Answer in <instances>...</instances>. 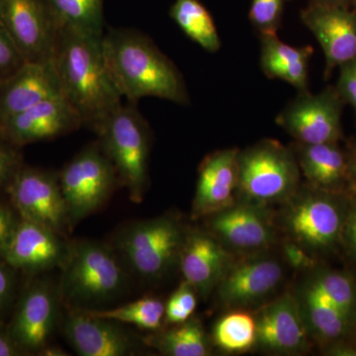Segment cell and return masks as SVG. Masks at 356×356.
<instances>
[{
    "label": "cell",
    "instance_id": "cell-43",
    "mask_svg": "<svg viewBox=\"0 0 356 356\" xmlns=\"http://www.w3.org/2000/svg\"><path fill=\"white\" fill-rule=\"evenodd\" d=\"M343 0H316L317 3L339 4Z\"/></svg>",
    "mask_w": 356,
    "mask_h": 356
},
{
    "label": "cell",
    "instance_id": "cell-39",
    "mask_svg": "<svg viewBox=\"0 0 356 356\" xmlns=\"http://www.w3.org/2000/svg\"><path fill=\"white\" fill-rule=\"evenodd\" d=\"M8 267L0 264V308L6 303L13 290V275Z\"/></svg>",
    "mask_w": 356,
    "mask_h": 356
},
{
    "label": "cell",
    "instance_id": "cell-14",
    "mask_svg": "<svg viewBox=\"0 0 356 356\" xmlns=\"http://www.w3.org/2000/svg\"><path fill=\"white\" fill-rule=\"evenodd\" d=\"M58 296L47 283H35L21 298L9 336L20 350L47 348L58 323Z\"/></svg>",
    "mask_w": 356,
    "mask_h": 356
},
{
    "label": "cell",
    "instance_id": "cell-21",
    "mask_svg": "<svg viewBox=\"0 0 356 356\" xmlns=\"http://www.w3.org/2000/svg\"><path fill=\"white\" fill-rule=\"evenodd\" d=\"M209 226L220 242L236 250H261L274 240L273 225L261 204H233L211 215Z\"/></svg>",
    "mask_w": 356,
    "mask_h": 356
},
{
    "label": "cell",
    "instance_id": "cell-44",
    "mask_svg": "<svg viewBox=\"0 0 356 356\" xmlns=\"http://www.w3.org/2000/svg\"><path fill=\"white\" fill-rule=\"evenodd\" d=\"M355 3H356V0H355Z\"/></svg>",
    "mask_w": 356,
    "mask_h": 356
},
{
    "label": "cell",
    "instance_id": "cell-12",
    "mask_svg": "<svg viewBox=\"0 0 356 356\" xmlns=\"http://www.w3.org/2000/svg\"><path fill=\"white\" fill-rule=\"evenodd\" d=\"M83 126L81 116L64 95L53 96L0 125V136L16 147L41 142Z\"/></svg>",
    "mask_w": 356,
    "mask_h": 356
},
{
    "label": "cell",
    "instance_id": "cell-6",
    "mask_svg": "<svg viewBox=\"0 0 356 356\" xmlns=\"http://www.w3.org/2000/svg\"><path fill=\"white\" fill-rule=\"evenodd\" d=\"M184 232L172 217L133 222L117 236L116 250L134 273L159 278L179 259Z\"/></svg>",
    "mask_w": 356,
    "mask_h": 356
},
{
    "label": "cell",
    "instance_id": "cell-31",
    "mask_svg": "<svg viewBox=\"0 0 356 356\" xmlns=\"http://www.w3.org/2000/svg\"><path fill=\"white\" fill-rule=\"evenodd\" d=\"M309 285L353 321L356 313V285L350 276L337 271H323Z\"/></svg>",
    "mask_w": 356,
    "mask_h": 356
},
{
    "label": "cell",
    "instance_id": "cell-26",
    "mask_svg": "<svg viewBox=\"0 0 356 356\" xmlns=\"http://www.w3.org/2000/svg\"><path fill=\"white\" fill-rule=\"evenodd\" d=\"M170 16L182 32L204 50L216 53L221 40L212 16L199 0H175Z\"/></svg>",
    "mask_w": 356,
    "mask_h": 356
},
{
    "label": "cell",
    "instance_id": "cell-11",
    "mask_svg": "<svg viewBox=\"0 0 356 356\" xmlns=\"http://www.w3.org/2000/svg\"><path fill=\"white\" fill-rule=\"evenodd\" d=\"M0 20L26 62H48L58 28L46 0H0Z\"/></svg>",
    "mask_w": 356,
    "mask_h": 356
},
{
    "label": "cell",
    "instance_id": "cell-36",
    "mask_svg": "<svg viewBox=\"0 0 356 356\" xmlns=\"http://www.w3.org/2000/svg\"><path fill=\"white\" fill-rule=\"evenodd\" d=\"M337 90L344 102L356 110V58L341 65Z\"/></svg>",
    "mask_w": 356,
    "mask_h": 356
},
{
    "label": "cell",
    "instance_id": "cell-19",
    "mask_svg": "<svg viewBox=\"0 0 356 356\" xmlns=\"http://www.w3.org/2000/svg\"><path fill=\"white\" fill-rule=\"evenodd\" d=\"M257 343L264 350L294 353L308 346V329L298 300L286 294L262 308L257 317Z\"/></svg>",
    "mask_w": 356,
    "mask_h": 356
},
{
    "label": "cell",
    "instance_id": "cell-8",
    "mask_svg": "<svg viewBox=\"0 0 356 356\" xmlns=\"http://www.w3.org/2000/svg\"><path fill=\"white\" fill-rule=\"evenodd\" d=\"M339 195L312 187L295 193L284 216L295 243L308 250H327L341 241L348 210Z\"/></svg>",
    "mask_w": 356,
    "mask_h": 356
},
{
    "label": "cell",
    "instance_id": "cell-24",
    "mask_svg": "<svg viewBox=\"0 0 356 356\" xmlns=\"http://www.w3.org/2000/svg\"><path fill=\"white\" fill-rule=\"evenodd\" d=\"M313 55L310 46L292 47L277 34L261 35V65L269 79H277L294 86L298 92L308 91L309 65Z\"/></svg>",
    "mask_w": 356,
    "mask_h": 356
},
{
    "label": "cell",
    "instance_id": "cell-23",
    "mask_svg": "<svg viewBox=\"0 0 356 356\" xmlns=\"http://www.w3.org/2000/svg\"><path fill=\"white\" fill-rule=\"evenodd\" d=\"M300 172L312 188L341 194L351 182L348 156L334 144H300L294 152Z\"/></svg>",
    "mask_w": 356,
    "mask_h": 356
},
{
    "label": "cell",
    "instance_id": "cell-17",
    "mask_svg": "<svg viewBox=\"0 0 356 356\" xmlns=\"http://www.w3.org/2000/svg\"><path fill=\"white\" fill-rule=\"evenodd\" d=\"M282 278V268L271 259H250L229 266L218 283L219 297L229 308H247L261 303Z\"/></svg>",
    "mask_w": 356,
    "mask_h": 356
},
{
    "label": "cell",
    "instance_id": "cell-38",
    "mask_svg": "<svg viewBox=\"0 0 356 356\" xmlns=\"http://www.w3.org/2000/svg\"><path fill=\"white\" fill-rule=\"evenodd\" d=\"M284 257L290 266L298 269L310 268L314 266L315 262L307 254V250H304L299 243H288L284 247Z\"/></svg>",
    "mask_w": 356,
    "mask_h": 356
},
{
    "label": "cell",
    "instance_id": "cell-16",
    "mask_svg": "<svg viewBox=\"0 0 356 356\" xmlns=\"http://www.w3.org/2000/svg\"><path fill=\"white\" fill-rule=\"evenodd\" d=\"M62 238L47 227L21 219L2 259L6 266L29 273L62 266L69 248Z\"/></svg>",
    "mask_w": 356,
    "mask_h": 356
},
{
    "label": "cell",
    "instance_id": "cell-22",
    "mask_svg": "<svg viewBox=\"0 0 356 356\" xmlns=\"http://www.w3.org/2000/svg\"><path fill=\"white\" fill-rule=\"evenodd\" d=\"M178 261L184 281L207 295L228 269L229 257L216 236L196 231L185 234Z\"/></svg>",
    "mask_w": 356,
    "mask_h": 356
},
{
    "label": "cell",
    "instance_id": "cell-13",
    "mask_svg": "<svg viewBox=\"0 0 356 356\" xmlns=\"http://www.w3.org/2000/svg\"><path fill=\"white\" fill-rule=\"evenodd\" d=\"M302 21L318 40L325 58V74L356 58V14L341 4H312Z\"/></svg>",
    "mask_w": 356,
    "mask_h": 356
},
{
    "label": "cell",
    "instance_id": "cell-3",
    "mask_svg": "<svg viewBox=\"0 0 356 356\" xmlns=\"http://www.w3.org/2000/svg\"><path fill=\"white\" fill-rule=\"evenodd\" d=\"M62 268L60 297L74 310L110 301L125 286V271L116 254L95 241L69 245Z\"/></svg>",
    "mask_w": 356,
    "mask_h": 356
},
{
    "label": "cell",
    "instance_id": "cell-15",
    "mask_svg": "<svg viewBox=\"0 0 356 356\" xmlns=\"http://www.w3.org/2000/svg\"><path fill=\"white\" fill-rule=\"evenodd\" d=\"M240 149H221L206 156L199 166L192 216H211L233 205L240 179Z\"/></svg>",
    "mask_w": 356,
    "mask_h": 356
},
{
    "label": "cell",
    "instance_id": "cell-32",
    "mask_svg": "<svg viewBox=\"0 0 356 356\" xmlns=\"http://www.w3.org/2000/svg\"><path fill=\"white\" fill-rule=\"evenodd\" d=\"M284 0H252L250 20L259 36L277 34L282 19Z\"/></svg>",
    "mask_w": 356,
    "mask_h": 356
},
{
    "label": "cell",
    "instance_id": "cell-28",
    "mask_svg": "<svg viewBox=\"0 0 356 356\" xmlns=\"http://www.w3.org/2000/svg\"><path fill=\"white\" fill-rule=\"evenodd\" d=\"M163 355L170 356H206L209 344L202 325L196 320H187L175 329L151 337L147 341Z\"/></svg>",
    "mask_w": 356,
    "mask_h": 356
},
{
    "label": "cell",
    "instance_id": "cell-42",
    "mask_svg": "<svg viewBox=\"0 0 356 356\" xmlns=\"http://www.w3.org/2000/svg\"><path fill=\"white\" fill-rule=\"evenodd\" d=\"M348 165H350V173L353 186H356V147L350 156H348Z\"/></svg>",
    "mask_w": 356,
    "mask_h": 356
},
{
    "label": "cell",
    "instance_id": "cell-37",
    "mask_svg": "<svg viewBox=\"0 0 356 356\" xmlns=\"http://www.w3.org/2000/svg\"><path fill=\"white\" fill-rule=\"evenodd\" d=\"M18 222L19 221L16 219L13 211L6 204L0 203V259L3 257Z\"/></svg>",
    "mask_w": 356,
    "mask_h": 356
},
{
    "label": "cell",
    "instance_id": "cell-33",
    "mask_svg": "<svg viewBox=\"0 0 356 356\" xmlns=\"http://www.w3.org/2000/svg\"><path fill=\"white\" fill-rule=\"evenodd\" d=\"M197 305L196 290L186 281L175 290L165 305V317L170 324L178 325L189 320Z\"/></svg>",
    "mask_w": 356,
    "mask_h": 356
},
{
    "label": "cell",
    "instance_id": "cell-5",
    "mask_svg": "<svg viewBox=\"0 0 356 356\" xmlns=\"http://www.w3.org/2000/svg\"><path fill=\"white\" fill-rule=\"evenodd\" d=\"M294 152L277 140H264L240 152L238 191L255 204L290 200L299 188Z\"/></svg>",
    "mask_w": 356,
    "mask_h": 356
},
{
    "label": "cell",
    "instance_id": "cell-41",
    "mask_svg": "<svg viewBox=\"0 0 356 356\" xmlns=\"http://www.w3.org/2000/svg\"><path fill=\"white\" fill-rule=\"evenodd\" d=\"M19 351L9 334L0 332V356L17 355Z\"/></svg>",
    "mask_w": 356,
    "mask_h": 356
},
{
    "label": "cell",
    "instance_id": "cell-4",
    "mask_svg": "<svg viewBox=\"0 0 356 356\" xmlns=\"http://www.w3.org/2000/svg\"><path fill=\"white\" fill-rule=\"evenodd\" d=\"M95 132L114 165L119 182L128 189L131 200L140 203L149 182V129L147 121L133 103H122Z\"/></svg>",
    "mask_w": 356,
    "mask_h": 356
},
{
    "label": "cell",
    "instance_id": "cell-7",
    "mask_svg": "<svg viewBox=\"0 0 356 356\" xmlns=\"http://www.w3.org/2000/svg\"><path fill=\"white\" fill-rule=\"evenodd\" d=\"M58 177L72 226L97 210L119 181L114 165L98 142L77 154Z\"/></svg>",
    "mask_w": 356,
    "mask_h": 356
},
{
    "label": "cell",
    "instance_id": "cell-34",
    "mask_svg": "<svg viewBox=\"0 0 356 356\" xmlns=\"http://www.w3.org/2000/svg\"><path fill=\"white\" fill-rule=\"evenodd\" d=\"M26 63L0 20V81L13 76Z\"/></svg>",
    "mask_w": 356,
    "mask_h": 356
},
{
    "label": "cell",
    "instance_id": "cell-10",
    "mask_svg": "<svg viewBox=\"0 0 356 356\" xmlns=\"http://www.w3.org/2000/svg\"><path fill=\"white\" fill-rule=\"evenodd\" d=\"M7 191L21 219L37 222L62 236L70 229L58 175L22 166Z\"/></svg>",
    "mask_w": 356,
    "mask_h": 356
},
{
    "label": "cell",
    "instance_id": "cell-2",
    "mask_svg": "<svg viewBox=\"0 0 356 356\" xmlns=\"http://www.w3.org/2000/svg\"><path fill=\"white\" fill-rule=\"evenodd\" d=\"M102 46L110 76L122 98L133 104L144 97L188 104L182 74L144 34L112 28L103 35Z\"/></svg>",
    "mask_w": 356,
    "mask_h": 356
},
{
    "label": "cell",
    "instance_id": "cell-27",
    "mask_svg": "<svg viewBox=\"0 0 356 356\" xmlns=\"http://www.w3.org/2000/svg\"><path fill=\"white\" fill-rule=\"evenodd\" d=\"M51 16L60 29L103 36V0H46Z\"/></svg>",
    "mask_w": 356,
    "mask_h": 356
},
{
    "label": "cell",
    "instance_id": "cell-18",
    "mask_svg": "<svg viewBox=\"0 0 356 356\" xmlns=\"http://www.w3.org/2000/svg\"><path fill=\"white\" fill-rule=\"evenodd\" d=\"M63 95L51 60L26 62L13 76L0 81V125L53 96Z\"/></svg>",
    "mask_w": 356,
    "mask_h": 356
},
{
    "label": "cell",
    "instance_id": "cell-9",
    "mask_svg": "<svg viewBox=\"0 0 356 356\" xmlns=\"http://www.w3.org/2000/svg\"><path fill=\"white\" fill-rule=\"evenodd\" d=\"M343 102L337 88L318 95L298 92L276 117V124L300 144H334L341 137Z\"/></svg>",
    "mask_w": 356,
    "mask_h": 356
},
{
    "label": "cell",
    "instance_id": "cell-29",
    "mask_svg": "<svg viewBox=\"0 0 356 356\" xmlns=\"http://www.w3.org/2000/svg\"><path fill=\"white\" fill-rule=\"evenodd\" d=\"M95 317L136 325L140 329L158 330L165 317V305L156 298L146 297L107 310H84Z\"/></svg>",
    "mask_w": 356,
    "mask_h": 356
},
{
    "label": "cell",
    "instance_id": "cell-40",
    "mask_svg": "<svg viewBox=\"0 0 356 356\" xmlns=\"http://www.w3.org/2000/svg\"><path fill=\"white\" fill-rule=\"evenodd\" d=\"M343 236L346 238L351 250L356 254V204L348 211Z\"/></svg>",
    "mask_w": 356,
    "mask_h": 356
},
{
    "label": "cell",
    "instance_id": "cell-20",
    "mask_svg": "<svg viewBox=\"0 0 356 356\" xmlns=\"http://www.w3.org/2000/svg\"><path fill=\"white\" fill-rule=\"evenodd\" d=\"M64 332L72 348L81 356H126L135 351L132 337L118 323L84 310L70 312Z\"/></svg>",
    "mask_w": 356,
    "mask_h": 356
},
{
    "label": "cell",
    "instance_id": "cell-25",
    "mask_svg": "<svg viewBox=\"0 0 356 356\" xmlns=\"http://www.w3.org/2000/svg\"><path fill=\"white\" fill-rule=\"evenodd\" d=\"M302 315L313 334L324 341H337L350 331L353 321L308 285L299 302Z\"/></svg>",
    "mask_w": 356,
    "mask_h": 356
},
{
    "label": "cell",
    "instance_id": "cell-35",
    "mask_svg": "<svg viewBox=\"0 0 356 356\" xmlns=\"http://www.w3.org/2000/svg\"><path fill=\"white\" fill-rule=\"evenodd\" d=\"M17 149L0 136V188H8L22 168Z\"/></svg>",
    "mask_w": 356,
    "mask_h": 356
},
{
    "label": "cell",
    "instance_id": "cell-1",
    "mask_svg": "<svg viewBox=\"0 0 356 356\" xmlns=\"http://www.w3.org/2000/svg\"><path fill=\"white\" fill-rule=\"evenodd\" d=\"M103 36L58 30L51 56L63 95L81 116L83 126L95 129L122 104V96L110 76Z\"/></svg>",
    "mask_w": 356,
    "mask_h": 356
},
{
    "label": "cell",
    "instance_id": "cell-30",
    "mask_svg": "<svg viewBox=\"0 0 356 356\" xmlns=\"http://www.w3.org/2000/svg\"><path fill=\"white\" fill-rule=\"evenodd\" d=\"M215 343L229 353H243L257 343L255 318L248 314H229L215 325Z\"/></svg>",
    "mask_w": 356,
    "mask_h": 356
}]
</instances>
